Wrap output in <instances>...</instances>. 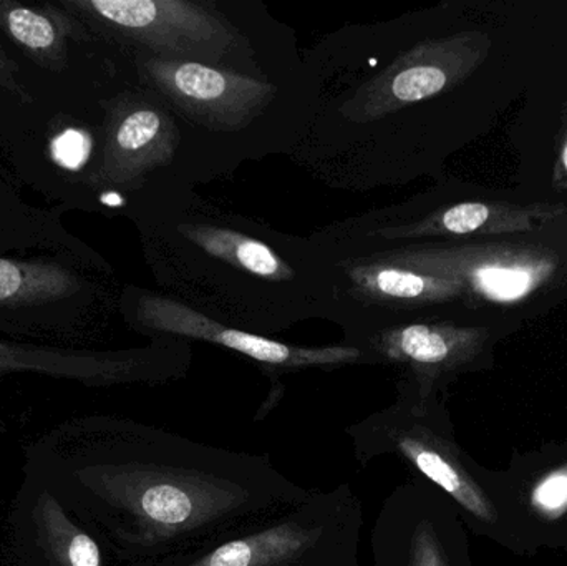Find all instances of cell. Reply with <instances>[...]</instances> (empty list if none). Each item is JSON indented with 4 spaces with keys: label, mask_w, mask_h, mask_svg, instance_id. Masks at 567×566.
I'll return each mask as SVG.
<instances>
[{
    "label": "cell",
    "mask_w": 567,
    "mask_h": 566,
    "mask_svg": "<svg viewBox=\"0 0 567 566\" xmlns=\"http://www.w3.org/2000/svg\"><path fill=\"white\" fill-rule=\"evenodd\" d=\"M435 392L403 379L393 404L346 429L353 457L360 467L377 459H399L466 514L493 525L498 518L495 505L463 464L443 424Z\"/></svg>",
    "instance_id": "cell-2"
},
{
    "label": "cell",
    "mask_w": 567,
    "mask_h": 566,
    "mask_svg": "<svg viewBox=\"0 0 567 566\" xmlns=\"http://www.w3.org/2000/svg\"><path fill=\"white\" fill-rule=\"evenodd\" d=\"M362 498L350 484L303 501L195 550L140 566H360Z\"/></svg>",
    "instance_id": "cell-1"
},
{
    "label": "cell",
    "mask_w": 567,
    "mask_h": 566,
    "mask_svg": "<svg viewBox=\"0 0 567 566\" xmlns=\"http://www.w3.org/2000/svg\"><path fill=\"white\" fill-rule=\"evenodd\" d=\"M146 72L193 122L218 132L245 128L275 99L269 83L202 62L152 59Z\"/></svg>",
    "instance_id": "cell-6"
},
{
    "label": "cell",
    "mask_w": 567,
    "mask_h": 566,
    "mask_svg": "<svg viewBox=\"0 0 567 566\" xmlns=\"http://www.w3.org/2000/svg\"><path fill=\"white\" fill-rule=\"evenodd\" d=\"M152 361L136 356L125 358H95L72 356L50 349L29 346L0 344V371L65 372V374L102 378L105 381H125L152 375Z\"/></svg>",
    "instance_id": "cell-13"
},
{
    "label": "cell",
    "mask_w": 567,
    "mask_h": 566,
    "mask_svg": "<svg viewBox=\"0 0 567 566\" xmlns=\"http://www.w3.org/2000/svg\"><path fill=\"white\" fill-rule=\"evenodd\" d=\"M90 148L89 135L79 130H66L52 142L53 159L66 169L82 168L89 159Z\"/></svg>",
    "instance_id": "cell-17"
},
{
    "label": "cell",
    "mask_w": 567,
    "mask_h": 566,
    "mask_svg": "<svg viewBox=\"0 0 567 566\" xmlns=\"http://www.w3.org/2000/svg\"><path fill=\"white\" fill-rule=\"evenodd\" d=\"M532 507L542 517L556 521L567 512V464L549 472L532 492Z\"/></svg>",
    "instance_id": "cell-16"
},
{
    "label": "cell",
    "mask_w": 567,
    "mask_h": 566,
    "mask_svg": "<svg viewBox=\"0 0 567 566\" xmlns=\"http://www.w3.org/2000/svg\"><path fill=\"white\" fill-rule=\"evenodd\" d=\"M349 276L362 298L392 308H422L465 298V289L460 282L379 259L353 266Z\"/></svg>",
    "instance_id": "cell-11"
},
{
    "label": "cell",
    "mask_w": 567,
    "mask_h": 566,
    "mask_svg": "<svg viewBox=\"0 0 567 566\" xmlns=\"http://www.w3.org/2000/svg\"><path fill=\"white\" fill-rule=\"evenodd\" d=\"M138 319L152 331L223 346L271 368H340L362 361V352L355 346L300 348L286 344L251 332L226 328L189 306L162 296H143L138 301Z\"/></svg>",
    "instance_id": "cell-7"
},
{
    "label": "cell",
    "mask_w": 567,
    "mask_h": 566,
    "mask_svg": "<svg viewBox=\"0 0 567 566\" xmlns=\"http://www.w3.org/2000/svg\"><path fill=\"white\" fill-rule=\"evenodd\" d=\"M492 45L482 30L420 43L367 89L360 103L363 116H382L455 89L483 65Z\"/></svg>",
    "instance_id": "cell-5"
},
{
    "label": "cell",
    "mask_w": 567,
    "mask_h": 566,
    "mask_svg": "<svg viewBox=\"0 0 567 566\" xmlns=\"http://www.w3.org/2000/svg\"><path fill=\"white\" fill-rule=\"evenodd\" d=\"M176 132L172 120L156 109L135 106L110 123L96 182L126 185L172 158Z\"/></svg>",
    "instance_id": "cell-10"
},
{
    "label": "cell",
    "mask_w": 567,
    "mask_h": 566,
    "mask_svg": "<svg viewBox=\"0 0 567 566\" xmlns=\"http://www.w3.org/2000/svg\"><path fill=\"white\" fill-rule=\"evenodd\" d=\"M179 233L208 255L258 278L284 281L293 276L275 249L251 236L209 225L179 226Z\"/></svg>",
    "instance_id": "cell-15"
},
{
    "label": "cell",
    "mask_w": 567,
    "mask_h": 566,
    "mask_svg": "<svg viewBox=\"0 0 567 566\" xmlns=\"http://www.w3.org/2000/svg\"><path fill=\"white\" fill-rule=\"evenodd\" d=\"M489 339L488 328L453 322H410L380 329L370 336V352L383 364L399 366L405 379L423 389H436L443 379L472 366Z\"/></svg>",
    "instance_id": "cell-8"
},
{
    "label": "cell",
    "mask_w": 567,
    "mask_h": 566,
    "mask_svg": "<svg viewBox=\"0 0 567 566\" xmlns=\"http://www.w3.org/2000/svg\"><path fill=\"white\" fill-rule=\"evenodd\" d=\"M63 6L113 27L179 62H218L235 47L231 30L202 7L182 0H73Z\"/></svg>",
    "instance_id": "cell-4"
},
{
    "label": "cell",
    "mask_w": 567,
    "mask_h": 566,
    "mask_svg": "<svg viewBox=\"0 0 567 566\" xmlns=\"http://www.w3.org/2000/svg\"><path fill=\"white\" fill-rule=\"evenodd\" d=\"M0 89L13 93L20 100H29L25 90L19 82V65L16 60L10 59L2 43H0Z\"/></svg>",
    "instance_id": "cell-20"
},
{
    "label": "cell",
    "mask_w": 567,
    "mask_h": 566,
    "mask_svg": "<svg viewBox=\"0 0 567 566\" xmlns=\"http://www.w3.org/2000/svg\"><path fill=\"white\" fill-rule=\"evenodd\" d=\"M566 215L567 206L561 203L465 202L440 209L416 225L382 235L406 239L519 235L545 228Z\"/></svg>",
    "instance_id": "cell-9"
},
{
    "label": "cell",
    "mask_w": 567,
    "mask_h": 566,
    "mask_svg": "<svg viewBox=\"0 0 567 566\" xmlns=\"http://www.w3.org/2000/svg\"><path fill=\"white\" fill-rule=\"evenodd\" d=\"M79 289V278L63 266L0 256V308L50 306L72 298Z\"/></svg>",
    "instance_id": "cell-14"
},
{
    "label": "cell",
    "mask_w": 567,
    "mask_h": 566,
    "mask_svg": "<svg viewBox=\"0 0 567 566\" xmlns=\"http://www.w3.org/2000/svg\"><path fill=\"white\" fill-rule=\"evenodd\" d=\"M553 188L558 193L567 192V99L563 103L561 123L556 138Z\"/></svg>",
    "instance_id": "cell-18"
},
{
    "label": "cell",
    "mask_w": 567,
    "mask_h": 566,
    "mask_svg": "<svg viewBox=\"0 0 567 566\" xmlns=\"http://www.w3.org/2000/svg\"><path fill=\"white\" fill-rule=\"evenodd\" d=\"M0 29L33 62L49 70H63L69 63V40L75 33L70 13L52 6H25L0 0Z\"/></svg>",
    "instance_id": "cell-12"
},
{
    "label": "cell",
    "mask_w": 567,
    "mask_h": 566,
    "mask_svg": "<svg viewBox=\"0 0 567 566\" xmlns=\"http://www.w3.org/2000/svg\"><path fill=\"white\" fill-rule=\"evenodd\" d=\"M69 562L70 566H102L99 545L89 535H75L69 547Z\"/></svg>",
    "instance_id": "cell-19"
},
{
    "label": "cell",
    "mask_w": 567,
    "mask_h": 566,
    "mask_svg": "<svg viewBox=\"0 0 567 566\" xmlns=\"http://www.w3.org/2000/svg\"><path fill=\"white\" fill-rule=\"evenodd\" d=\"M379 261L452 279L468 301L493 306L523 305L563 272L558 251L526 243L419 246L382 255Z\"/></svg>",
    "instance_id": "cell-3"
}]
</instances>
